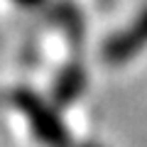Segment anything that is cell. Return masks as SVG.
<instances>
[{
    "label": "cell",
    "instance_id": "1",
    "mask_svg": "<svg viewBox=\"0 0 147 147\" xmlns=\"http://www.w3.org/2000/svg\"><path fill=\"white\" fill-rule=\"evenodd\" d=\"M12 103L27 118L32 135L42 142L44 147H74V140L69 135L66 125L61 123L59 113L52 105H47L37 93L20 88V91L12 93Z\"/></svg>",
    "mask_w": 147,
    "mask_h": 147
},
{
    "label": "cell",
    "instance_id": "3",
    "mask_svg": "<svg viewBox=\"0 0 147 147\" xmlns=\"http://www.w3.org/2000/svg\"><path fill=\"white\" fill-rule=\"evenodd\" d=\"M81 91H84V74H81L79 69H69L61 79L57 81L54 93H57L59 103H69V100H74Z\"/></svg>",
    "mask_w": 147,
    "mask_h": 147
},
{
    "label": "cell",
    "instance_id": "2",
    "mask_svg": "<svg viewBox=\"0 0 147 147\" xmlns=\"http://www.w3.org/2000/svg\"><path fill=\"white\" fill-rule=\"evenodd\" d=\"M145 44H147V12L125 32V34H118L115 39L105 47V59H110L113 64L127 61V59H132Z\"/></svg>",
    "mask_w": 147,
    "mask_h": 147
}]
</instances>
